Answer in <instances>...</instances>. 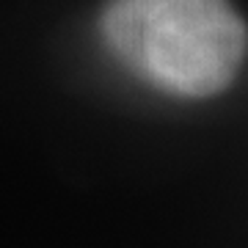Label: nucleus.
I'll use <instances>...</instances> for the list:
<instances>
[{
	"label": "nucleus",
	"instance_id": "nucleus-1",
	"mask_svg": "<svg viewBox=\"0 0 248 248\" xmlns=\"http://www.w3.org/2000/svg\"><path fill=\"white\" fill-rule=\"evenodd\" d=\"M99 33L133 78L185 99L229 89L248 55L232 0H108Z\"/></svg>",
	"mask_w": 248,
	"mask_h": 248
}]
</instances>
